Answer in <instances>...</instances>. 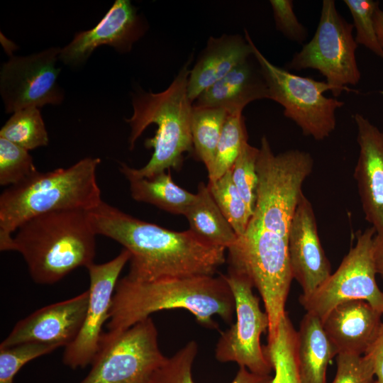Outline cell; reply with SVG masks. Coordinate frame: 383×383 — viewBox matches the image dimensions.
Here are the masks:
<instances>
[{
    "mask_svg": "<svg viewBox=\"0 0 383 383\" xmlns=\"http://www.w3.org/2000/svg\"><path fill=\"white\" fill-rule=\"evenodd\" d=\"M57 348L55 345L34 342L0 347V383H13L16 374L26 364Z\"/></svg>",
    "mask_w": 383,
    "mask_h": 383,
    "instance_id": "cell-33",
    "label": "cell"
},
{
    "mask_svg": "<svg viewBox=\"0 0 383 383\" xmlns=\"http://www.w3.org/2000/svg\"><path fill=\"white\" fill-rule=\"evenodd\" d=\"M374 383H379V382L377 380H375Z\"/></svg>",
    "mask_w": 383,
    "mask_h": 383,
    "instance_id": "cell-39",
    "label": "cell"
},
{
    "mask_svg": "<svg viewBox=\"0 0 383 383\" xmlns=\"http://www.w3.org/2000/svg\"><path fill=\"white\" fill-rule=\"evenodd\" d=\"M37 171L28 150L0 138V185H16Z\"/></svg>",
    "mask_w": 383,
    "mask_h": 383,
    "instance_id": "cell-31",
    "label": "cell"
},
{
    "mask_svg": "<svg viewBox=\"0 0 383 383\" xmlns=\"http://www.w3.org/2000/svg\"><path fill=\"white\" fill-rule=\"evenodd\" d=\"M167 357L150 317L125 331L104 333L91 368L80 383H153Z\"/></svg>",
    "mask_w": 383,
    "mask_h": 383,
    "instance_id": "cell-8",
    "label": "cell"
},
{
    "mask_svg": "<svg viewBox=\"0 0 383 383\" xmlns=\"http://www.w3.org/2000/svg\"><path fill=\"white\" fill-rule=\"evenodd\" d=\"M130 258L129 251L123 248L113 259L86 267L90 280L88 306L79 333L63 354V363L69 367L84 368L91 364L104 333L103 326L109 318L118 277Z\"/></svg>",
    "mask_w": 383,
    "mask_h": 383,
    "instance_id": "cell-13",
    "label": "cell"
},
{
    "mask_svg": "<svg viewBox=\"0 0 383 383\" xmlns=\"http://www.w3.org/2000/svg\"><path fill=\"white\" fill-rule=\"evenodd\" d=\"M311 155L298 149L274 154L266 135L260 140L256 162L255 209L245 233L228 249L229 267L245 273L263 301L274 335L287 313L286 301L293 279L289 258L292 221L311 174Z\"/></svg>",
    "mask_w": 383,
    "mask_h": 383,
    "instance_id": "cell-1",
    "label": "cell"
},
{
    "mask_svg": "<svg viewBox=\"0 0 383 383\" xmlns=\"http://www.w3.org/2000/svg\"><path fill=\"white\" fill-rule=\"evenodd\" d=\"M0 138L28 151L49 143L43 117L36 107H28L13 113L1 127Z\"/></svg>",
    "mask_w": 383,
    "mask_h": 383,
    "instance_id": "cell-27",
    "label": "cell"
},
{
    "mask_svg": "<svg viewBox=\"0 0 383 383\" xmlns=\"http://www.w3.org/2000/svg\"><path fill=\"white\" fill-rule=\"evenodd\" d=\"M374 27L379 42L383 48V10L377 9L374 16Z\"/></svg>",
    "mask_w": 383,
    "mask_h": 383,
    "instance_id": "cell-38",
    "label": "cell"
},
{
    "mask_svg": "<svg viewBox=\"0 0 383 383\" xmlns=\"http://www.w3.org/2000/svg\"><path fill=\"white\" fill-rule=\"evenodd\" d=\"M16 231L11 250L21 254L37 284H55L74 270L94 262L97 234L87 211L43 213Z\"/></svg>",
    "mask_w": 383,
    "mask_h": 383,
    "instance_id": "cell-6",
    "label": "cell"
},
{
    "mask_svg": "<svg viewBox=\"0 0 383 383\" xmlns=\"http://www.w3.org/2000/svg\"><path fill=\"white\" fill-rule=\"evenodd\" d=\"M376 234L372 227L359 231L351 247L334 273L313 293L301 295L299 303L323 321L338 304L360 299L367 301L383 314V292L376 282L372 247Z\"/></svg>",
    "mask_w": 383,
    "mask_h": 383,
    "instance_id": "cell-11",
    "label": "cell"
},
{
    "mask_svg": "<svg viewBox=\"0 0 383 383\" xmlns=\"http://www.w3.org/2000/svg\"><path fill=\"white\" fill-rule=\"evenodd\" d=\"M259 148L244 143L233 167L232 179L243 199L251 213H253L257 187L256 162Z\"/></svg>",
    "mask_w": 383,
    "mask_h": 383,
    "instance_id": "cell-32",
    "label": "cell"
},
{
    "mask_svg": "<svg viewBox=\"0 0 383 383\" xmlns=\"http://www.w3.org/2000/svg\"><path fill=\"white\" fill-rule=\"evenodd\" d=\"M382 315L366 301L349 300L333 308L322 323L338 353L364 355L379 332Z\"/></svg>",
    "mask_w": 383,
    "mask_h": 383,
    "instance_id": "cell-18",
    "label": "cell"
},
{
    "mask_svg": "<svg viewBox=\"0 0 383 383\" xmlns=\"http://www.w3.org/2000/svg\"><path fill=\"white\" fill-rule=\"evenodd\" d=\"M61 48L51 47L26 56L11 55L0 70V94L7 113L28 107L59 105L65 94L56 67Z\"/></svg>",
    "mask_w": 383,
    "mask_h": 383,
    "instance_id": "cell-12",
    "label": "cell"
},
{
    "mask_svg": "<svg viewBox=\"0 0 383 383\" xmlns=\"http://www.w3.org/2000/svg\"><path fill=\"white\" fill-rule=\"evenodd\" d=\"M338 354L322 321L306 313L296 333V358L302 383H326L328 365Z\"/></svg>",
    "mask_w": 383,
    "mask_h": 383,
    "instance_id": "cell-21",
    "label": "cell"
},
{
    "mask_svg": "<svg viewBox=\"0 0 383 383\" xmlns=\"http://www.w3.org/2000/svg\"><path fill=\"white\" fill-rule=\"evenodd\" d=\"M223 276L233 296L236 321L221 334L215 357L220 362H235L255 374H270L272 365L261 344V335L268 331L269 317L252 292V282L245 273L229 266Z\"/></svg>",
    "mask_w": 383,
    "mask_h": 383,
    "instance_id": "cell-10",
    "label": "cell"
},
{
    "mask_svg": "<svg viewBox=\"0 0 383 383\" xmlns=\"http://www.w3.org/2000/svg\"><path fill=\"white\" fill-rule=\"evenodd\" d=\"M337 370L331 383H374L375 375L372 360L366 355L338 353Z\"/></svg>",
    "mask_w": 383,
    "mask_h": 383,
    "instance_id": "cell-34",
    "label": "cell"
},
{
    "mask_svg": "<svg viewBox=\"0 0 383 383\" xmlns=\"http://www.w3.org/2000/svg\"><path fill=\"white\" fill-rule=\"evenodd\" d=\"M119 170L128 181L131 196L137 201L152 204L173 214L184 216L196 198V194L173 182L170 171L151 178H143L134 174L131 167L124 162H120Z\"/></svg>",
    "mask_w": 383,
    "mask_h": 383,
    "instance_id": "cell-22",
    "label": "cell"
},
{
    "mask_svg": "<svg viewBox=\"0 0 383 383\" xmlns=\"http://www.w3.org/2000/svg\"><path fill=\"white\" fill-rule=\"evenodd\" d=\"M353 20L355 28V40L374 55L383 59L382 48L375 30L374 16L379 1L373 0H344Z\"/></svg>",
    "mask_w": 383,
    "mask_h": 383,
    "instance_id": "cell-30",
    "label": "cell"
},
{
    "mask_svg": "<svg viewBox=\"0 0 383 383\" xmlns=\"http://www.w3.org/2000/svg\"><path fill=\"white\" fill-rule=\"evenodd\" d=\"M365 355L373 362L377 381L383 383V321L374 340Z\"/></svg>",
    "mask_w": 383,
    "mask_h": 383,
    "instance_id": "cell-36",
    "label": "cell"
},
{
    "mask_svg": "<svg viewBox=\"0 0 383 383\" xmlns=\"http://www.w3.org/2000/svg\"><path fill=\"white\" fill-rule=\"evenodd\" d=\"M296 333L287 313L275 337L265 346L274 371L271 383H302L296 358Z\"/></svg>",
    "mask_w": 383,
    "mask_h": 383,
    "instance_id": "cell-24",
    "label": "cell"
},
{
    "mask_svg": "<svg viewBox=\"0 0 383 383\" xmlns=\"http://www.w3.org/2000/svg\"><path fill=\"white\" fill-rule=\"evenodd\" d=\"M198 353L195 340L189 341L166 361L158 370L153 383H194L192 366ZM270 374H258L240 367L231 383H271Z\"/></svg>",
    "mask_w": 383,
    "mask_h": 383,
    "instance_id": "cell-26",
    "label": "cell"
},
{
    "mask_svg": "<svg viewBox=\"0 0 383 383\" xmlns=\"http://www.w3.org/2000/svg\"><path fill=\"white\" fill-rule=\"evenodd\" d=\"M252 55L251 44L245 35L211 36L190 70L187 90L191 101Z\"/></svg>",
    "mask_w": 383,
    "mask_h": 383,
    "instance_id": "cell-19",
    "label": "cell"
},
{
    "mask_svg": "<svg viewBox=\"0 0 383 383\" xmlns=\"http://www.w3.org/2000/svg\"><path fill=\"white\" fill-rule=\"evenodd\" d=\"M289 258L293 279L308 296L332 274L321 245L311 202L304 193L296 206L289 231Z\"/></svg>",
    "mask_w": 383,
    "mask_h": 383,
    "instance_id": "cell-16",
    "label": "cell"
},
{
    "mask_svg": "<svg viewBox=\"0 0 383 383\" xmlns=\"http://www.w3.org/2000/svg\"><path fill=\"white\" fill-rule=\"evenodd\" d=\"M88 212L97 235L116 241L131 253L126 277L131 280L213 276L226 262L225 248L211 243L190 229L168 230L132 216L103 200Z\"/></svg>",
    "mask_w": 383,
    "mask_h": 383,
    "instance_id": "cell-2",
    "label": "cell"
},
{
    "mask_svg": "<svg viewBox=\"0 0 383 383\" xmlns=\"http://www.w3.org/2000/svg\"><path fill=\"white\" fill-rule=\"evenodd\" d=\"M248 135L243 113L228 114L217 145L209 182L216 181L231 170Z\"/></svg>",
    "mask_w": 383,
    "mask_h": 383,
    "instance_id": "cell-28",
    "label": "cell"
},
{
    "mask_svg": "<svg viewBox=\"0 0 383 383\" xmlns=\"http://www.w3.org/2000/svg\"><path fill=\"white\" fill-rule=\"evenodd\" d=\"M89 296L87 289L72 298L36 310L14 326L0 347L34 342L66 348L81 330Z\"/></svg>",
    "mask_w": 383,
    "mask_h": 383,
    "instance_id": "cell-15",
    "label": "cell"
},
{
    "mask_svg": "<svg viewBox=\"0 0 383 383\" xmlns=\"http://www.w3.org/2000/svg\"><path fill=\"white\" fill-rule=\"evenodd\" d=\"M372 253L376 272L383 279V235L375 234Z\"/></svg>",
    "mask_w": 383,
    "mask_h": 383,
    "instance_id": "cell-37",
    "label": "cell"
},
{
    "mask_svg": "<svg viewBox=\"0 0 383 383\" xmlns=\"http://www.w3.org/2000/svg\"><path fill=\"white\" fill-rule=\"evenodd\" d=\"M228 113L221 108L193 105L191 133L194 150L205 165L208 174L212 170L216 150Z\"/></svg>",
    "mask_w": 383,
    "mask_h": 383,
    "instance_id": "cell-25",
    "label": "cell"
},
{
    "mask_svg": "<svg viewBox=\"0 0 383 383\" xmlns=\"http://www.w3.org/2000/svg\"><path fill=\"white\" fill-rule=\"evenodd\" d=\"M99 157H86L67 168L38 170L0 196V250L11 251L12 233L29 219L49 212L91 211L102 201L96 180Z\"/></svg>",
    "mask_w": 383,
    "mask_h": 383,
    "instance_id": "cell-4",
    "label": "cell"
},
{
    "mask_svg": "<svg viewBox=\"0 0 383 383\" xmlns=\"http://www.w3.org/2000/svg\"><path fill=\"white\" fill-rule=\"evenodd\" d=\"M192 59L193 55L165 90L154 93L139 87L131 94L133 114L125 118L131 128L130 150L148 126H157L155 136L145 142L147 148L153 149L150 160L141 168L131 167L138 177L151 178L170 168L177 169L182 163L183 154L194 151L191 133L193 103L187 90Z\"/></svg>",
    "mask_w": 383,
    "mask_h": 383,
    "instance_id": "cell-5",
    "label": "cell"
},
{
    "mask_svg": "<svg viewBox=\"0 0 383 383\" xmlns=\"http://www.w3.org/2000/svg\"><path fill=\"white\" fill-rule=\"evenodd\" d=\"M276 29L287 39L302 44L308 38L307 28L299 21L292 0H270Z\"/></svg>",
    "mask_w": 383,
    "mask_h": 383,
    "instance_id": "cell-35",
    "label": "cell"
},
{
    "mask_svg": "<svg viewBox=\"0 0 383 383\" xmlns=\"http://www.w3.org/2000/svg\"><path fill=\"white\" fill-rule=\"evenodd\" d=\"M174 309H185L202 326L217 329L213 318L218 316L231 325L235 302L223 274L169 277L151 282H136L125 276L116 286L107 321L108 332L125 331L153 313Z\"/></svg>",
    "mask_w": 383,
    "mask_h": 383,
    "instance_id": "cell-3",
    "label": "cell"
},
{
    "mask_svg": "<svg viewBox=\"0 0 383 383\" xmlns=\"http://www.w3.org/2000/svg\"><path fill=\"white\" fill-rule=\"evenodd\" d=\"M252 57V55L203 91L193 105L221 108L233 115L242 113L252 101L270 99L266 82L257 61L255 64Z\"/></svg>",
    "mask_w": 383,
    "mask_h": 383,
    "instance_id": "cell-20",
    "label": "cell"
},
{
    "mask_svg": "<svg viewBox=\"0 0 383 383\" xmlns=\"http://www.w3.org/2000/svg\"><path fill=\"white\" fill-rule=\"evenodd\" d=\"M145 30V21L131 1L116 0L97 25L77 33L61 48L59 60L66 65L79 66L101 45H109L121 53L128 52Z\"/></svg>",
    "mask_w": 383,
    "mask_h": 383,
    "instance_id": "cell-14",
    "label": "cell"
},
{
    "mask_svg": "<svg viewBox=\"0 0 383 383\" xmlns=\"http://www.w3.org/2000/svg\"><path fill=\"white\" fill-rule=\"evenodd\" d=\"M353 30V25L338 13L335 1L323 0L313 38L293 55L285 66L287 70L318 71L333 87L335 97L343 91H351L348 86L357 85L361 78Z\"/></svg>",
    "mask_w": 383,
    "mask_h": 383,
    "instance_id": "cell-9",
    "label": "cell"
},
{
    "mask_svg": "<svg viewBox=\"0 0 383 383\" xmlns=\"http://www.w3.org/2000/svg\"><path fill=\"white\" fill-rule=\"evenodd\" d=\"M184 216L191 231L213 245L228 250L237 241L235 232L204 182L199 184L196 198Z\"/></svg>",
    "mask_w": 383,
    "mask_h": 383,
    "instance_id": "cell-23",
    "label": "cell"
},
{
    "mask_svg": "<svg viewBox=\"0 0 383 383\" xmlns=\"http://www.w3.org/2000/svg\"><path fill=\"white\" fill-rule=\"evenodd\" d=\"M209 191L237 236L242 235L252 213L243 199L233 179L231 170L207 184Z\"/></svg>",
    "mask_w": 383,
    "mask_h": 383,
    "instance_id": "cell-29",
    "label": "cell"
},
{
    "mask_svg": "<svg viewBox=\"0 0 383 383\" xmlns=\"http://www.w3.org/2000/svg\"><path fill=\"white\" fill-rule=\"evenodd\" d=\"M359 156L354 178L365 220L383 235V132L363 115L353 116Z\"/></svg>",
    "mask_w": 383,
    "mask_h": 383,
    "instance_id": "cell-17",
    "label": "cell"
},
{
    "mask_svg": "<svg viewBox=\"0 0 383 383\" xmlns=\"http://www.w3.org/2000/svg\"><path fill=\"white\" fill-rule=\"evenodd\" d=\"M244 33L266 82L270 99L284 108V116L294 122L304 135L318 141L329 137L336 127L335 112L344 106L343 101L324 96L326 91L333 93V87L274 65L259 50L248 31Z\"/></svg>",
    "mask_w": 383,
    "mask_h": 383,
    "instance_id": "cell-7",
    "label": "cell"
}]
</instances>
